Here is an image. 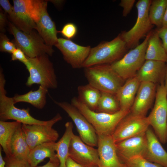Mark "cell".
<instances>
[{
    "label": "cell",
    "mask_w": 167,
    "mask_h": 167,
    "mask_svg": "<svg viewBox=\"0 0 167 167\" xmlns=\"http://www.w3.org/2000/svg\"><path fill=\"white\" fill-rule=\"evenodd\" d=\"M16 48L15 44L12 42L3 33L0 34V50L2 52L12 54Z\"/></svg>",
    "instance_id": "34"
},
{
    "label": "cell",
    "mask_w": 167,
    "mask_h": 167,
    "mask_svg": "<svg viewBox=\"0 0 167 167\" xmlns=\"http://www.w3.org/2000/svg\"><path fill=\"white\" fill-rule=\"evenodd\" d=\"M48 92V89L39 86L36 90H31L23 94H16L13 99L15 104L20 102H26L38 109H41L46 105Z\"/></svg>",
    "instance_id": "25"
},
{
    "label": "cell",
    "mask_w": 167,
    "mask_h": 167,
    "mask_svg": "<svg viewBox=\"0 0 167 167\" xmlns=\"http://www.w3.org/2000/svg\"><path fill=\"white\" fill-rule=\"evenodd\" d=\"M8 24L10 32L14 37L13 42L27 56L33 58L45 54L52 55L54 52L52 47L47 45L35 31L33 30L26 33L18 29L10 22Z\"/></svg>",
    "instance_id": "5"
},
{
    "label": "cell",
    "mask_w": 167,
    "mask_h": 167,
    "mask_svg": "<svg viewBox=\"0 0 167 167\" xmlns=\"http://www.w3.org/2000/svg\"><path fill=\"white\" fill-rule=\"evenodd\" d=\"M49 55L43 54L30 58L25 64L29 73L26 84L31 87L37 84L47 89H54L58 83L53 63L49 58Z\"/></svg>",
    "instance_id": "2"
},
{
    "label": "cell",
    "mask_w": 167,
    "mask_h": 167,
    "mask_svg": "<svg viewBox=\"0 0 167 167\" xmlns=\"http://www.w3.org/2000/svg\"><path fill=\"white\" fill-rule=\"evenodd\" d=\"M54 45L61 51L64 60L75 69L82 68L91 49L90 46H81L62 38H58Z\"/></svg>",
    "instance_id": "14"
},
{
    "label": "cell",
    "mask_w": 167,
    "mask_h": 167,
    "mask_svg": "<svg viewBox=\"0 0 167 167\" xmlns=\"http://www.w3.org/2000/svg\"><path fill=\"white\" fill-rule=\"evenodd\" d=\"M151 32L150 31L142 43L110 65L113 70L124 80L136 75L145 61L148 41Z\"/></svg>",
    "instance_id": "6"
},
{
    "label": "cell",
    "mask_w": 167,
    "mask_h": 167,
    "mask_svg": "<svg viewBox=\"0 0 167 167\" xmlns=\"http://www.w3.org/2000/svg\"><path fill=\"white\" fill-rule=\"evenodd\" d=\"M84 68L88 84L101 92L116 94L125 81L112 68L109 64H101Z\"/></svg>",
    "instance_id": "4"
},
{
    "label": "cell",
    "mask_w": 167,
    "mask_h": 167,
    "mask_svg": "<svg viewBox=\"0 0 167 167\" xmlns=\"http://www.w3.org/2000/svg\"><path fill=\"white\" fill-rule=\"evenodd\" d=\"M5 167H32L28 160L17 158L11 156H5Z\"/></svg>",
    "instance_id": "33"
},
{
    "label": "cell",
    "mask_w": 167,
    "mask_h": 167,
    "mask_svg": "<svg viewBox=\"0 0 167 167\" xmlns=\"http://www.w3.org/2000/svg\"><path fill=\"white\" fill-rule=\"evenodd\" d=\"M145 59L167 62V54L156 30L152 31L148 39Z\"/></svg>",
    "instance_id": "24"
},
{
    "label": "cell",
    "mask_w": 167,
    "mask_h": 167,
    "mask_svg": "<svg viewBox=\"0 0 167 167\" xmlns=\"http://www.w3.org/2000/svg\"><path fill=\"white\" fill-rule=\"evenodd\" d=\"M59 161L57 157L49 159V161L45 164L41 166H37L36 167H59Z\"/></svg>",
    "instance_id": "41"
},
{
    "label": "cell",
    "mask_w": 167,
    "mask_h": 167,
    "mask_svg": "<svg viewBox=\"0 0 167 167\" xmlns=\"http://www.w3.org/2000/svg\"><path fill=\"white\" fill-rule=\"evenodd\" d=\"M56 142H49L36 146L30 150L28 161L32 167H36L46 158L57 157L56 152Z\"/></svg>",
    "instance_id": "23"
},
{
    "label": "cell",
    "mask_w": 167,
    "mask_h": 167,
    "mask_svg": "<svg viewBox=\"0 0 167 167\" xmlns=\"http://www.w3.org/2000/svg\"></svg>",
    "instance_id": "46"
},
{
    "label": "cell",
    "mask_w": 167,
    "mask_h": 167,
    "mask_svg": "<svg viewBox=\"0 0 167 167\" xmlns=\"http://www.w3.org/2000/svg\"><path fill=\"white\" fill-rule=\"evenodd\" d=\"M149 126L148 117L136 116L129 113L118 124L112 136L116 143L145 133Z\"/></svg>",
    "instance_id": "12"
},
{
    "label": "cell",
    "mask_w": 167,
    "mask_h": 167,
    "mask_svg": "<svg viewBox=\"0 0 167 167\" xmlns=\"http://www.w3.org/2000/svg\"><path fill=\"white\" fill-rule=\"evenodd\" d=\"M0 4L4 10V12L8 14L9 16L11 15L13 12L14 8L8 0H0Z\"/></svg>",
    "instance_id": "39"
},
{
    "label": "cell",
    "mask_w": 167,
    "mask_h": 167,
    "mask_svg": "<svg viewBox=\"0 0 167 167\" xmlns=\"http://www.w3.org/2000/svg\"><path fill=\"white\" fill-rule=\"evenodd\" d=\"M62 119L60 114L58 113L52 119L47 121L44 124H22V129L30 150L37 145L44 143L56 142L59 135L53 126Z\"/></svg>",
    "instance_id": "10"
},
{
    "label": "cell",
    "mask_w": 167,
    "mask_h": 167,
    "mask_svg": "<svg viewBox=\"0 0 167 167\" xmlns=\"http://www.w3.org/2000/svg\"><path fill=\"white\" fill-rule=\"evenodd\" d=\"M167 7V0H152L149 10V16L153 25L158 28L162 27L163 17Z\"/></svg>",
    "instance_id": "31"
},
{
    "label": "cell",
    "mask_w": 167,
    "mask_h": 167,
    "mask_svg": "<svg viewBox=\"0 0 167 167\" xmlns=\"http://www.w3.org/2000/svg\"><path fill=\"white\" fill-rule=\"evenodd\" d=\"M22 124L18 121H0V144L6 156H11V144L17 128Z\"/></svg>",
    "instance_id": "28"
},
{
    "label": "cell",
    "mask_w": 167,
    "mask_h": 167,
    "mask_svg": "<svg viewBox=\"0 0 167 167\" xmlns=\"http://www.w3.org/2000/svg\"><path fill=\"white\" fill-rule=\"evenodd\" d=\"M127 49L120 34L111 41L103 42L91 48L82 68L98 65H110L121 59Z\"/></svg>",
    "instance_id": "3"
},
{
    "label": "cell",
    "mask_w": 167,
    "mask_h": 167,
    "mask_svg": "<svg viewBox=\"0 0 167 167\" xmlns=\"http://www.w3.org/2000/svg\"><path fill=\"white\" fill-rule=\"evenodd\" d=\"M162 27H167V7L163 17Z\"/></svg>",
    "instance_id": "44"
},
{
    "label": "cell",
    "mask_w": 167,
    "mask_h": 167,
    "mask_svg": "<svg viewBox=\"0 0 167 167\" xmlns=\"http://www.w3.org/2000/svg\"><path fill=\"white\" fill-rule=\"evenodd\" d=\"M71 103L92 126L97 135H112L120 122L130 112L121 110L113 114L97 112L90 109L76 97L72 98Z\"/></svg>",
    "instance_id": "1"
},
{
    "label": "cell",
    "mask_w": 167,
    "mask_h": 167,
    "mask_svg": "<svg viewBox=\"0 0 167 167\" xmlns=\"http://www.w3.org/2000/svg\"><path fill=\"white\" fill-rule=\"evenodd\" d=\"M47 3L43 7L39 17L35 23L36 30L47 45L52 47L56 43L58 38V31L54 22L52 20L47 10Z\"/></svg>",
    "instance_id": "21"
},
{
    "label": "cell",
    "mask_w": 167,
    "mask_h": 167,
    "mask_svg": "<svg viewBox=\"0 0 167 167\" xmlns=\"http://www.w3.org/2000/svg\"><path fill=\"white\" fill-rule=\"evenodd\" d=\"M22 124L16 129L11 144V156L15 158L27 160L30 150L22 128Z\"/></svg>",
    "instance_id": "27"
},
{
    "label": "cell",
    "mask_w": 167,
    "mask_h": 167,
    "mask_svg": "<svg viewBox=\"0 0 167 167\" xmlns=\"http://www.w3.org/2000/svg\"><path fill=\"white\" fill-rule=\"evenodd\" d=\"M147 144L143 157L148 161L167 167V152L152 129L148 128L146 132Z\"/></svg>",
    "instance_id": "20"
},
{
    "label": "cell",
    "mask_w": 167,
    "mask_h": 167,
    "mask_svg": "<svg viewBox=\"0 0 167 167\" xmlns=\"http://www.w3.org/2000/svg\"><path fill=\"white\" fill-rule=\"evenodd\" d=\"M152 0H139L136 3L137 17L134 26L120 35L128 48L137 46L139 40L148 33L153 26L149 16V10Z\"/></svg>",
    "instance_id": "9"
},
{
    "label": "cell",
    "mask_w": 167,
    "mask_h": 167,
    "mask_svg": "<svg viewBox=\"0 0 167 167\" xmlns=\"http://www.w3.org/2000/svg\"><path fill=\"white\" fill-rule=\"evenodd\" d=\"M2 148L0 147V167H5V161L3 157L2 153Z\"/></svg>",
    "instance_id": "43"
},
{
    "label": "cell",
    "mask_w": 167,
    "mask_h": 167,
    "mask_svg": "<svg viewBox=\"0 0 167 167\" xmlns=\"http://www.w3.org/2000/svg\"><path fill=\"white\" fill-rule=\"evenodd\" d=\"M97 136L99 158L98 167H126L119 158L112 135Z\"/></svg>",
    "instance_id": "15"
},
{
    "label": "cell",
    "mask_w": 167,
    "mask_h": 167,
    "mask_svg": "<svg viewBox=\"0 0 167 167\" xmlns=\"http://www.w3.org/2000/svg\"><path fill=\"white\" fill-rule=\"evenodd\" d=\"M66 167H84L77 163L69 157L66 161Z\"/></svg>",
    "instance_id": "42"
},
{
    "label": "cell",
    "mask_w": 167,
    "mask_h": 167,
    "mask_svg": "<svg viewBox=\"0 0 167 167\" xmlns=\"http://www.w3.org/2000/svg\"><path fill=\"white\" fill-rule=\"evenodd\" d=\"M58 32L61 33L66 39L71 40L76 36L77 32V28L75 24L69 23L66 24L61 30Z\"/></svg>",
    "instance_id": "35"
},
{
    "label": "cell",
    "mask_w": 167,
    "mask_h": 167,
    "mask_svg": "<svg viewBox=\"0 0 167 167\" xmlns=\"http://www.w3.org/2000/svg\"><path fill=\"white\" fill-rule=\"evenodd\" d=\"M77 91L79 99L90 109L96 111L101 92L89 84L79 86Z\"/></svg>",
    "instance_id": "29"
},
{
    "label": "cell",
    "mask_w": 167,
    "mask_h": 167,
    "mask_svg": "<svg viewBox=\"0 0 167 167\" xmlns=\"http://www.w3.org/2000/svg\"><path fill=\"white\" fill-rule=\"evenodd\" d=\"M6 14L0 9V30L1 32L5 31V28L8 22L7 20Z\"/></svg>",
    "instance_id": "40"
},
{
    "label": "cell",
    "mask_w": 167,
    "mask_h": 167,
    "mask_svg": "<svg viewBox=\"0 0 167 167\" xmlns=\"http://www.w3.org/2000/svg\"><path fill=\"white\" fill-rule=\"evenodd\" d=\"M11 60L13 61L18 60L25 65L28 62V59L24 52L20 48L16 47L11 54Z\"/></svg>",
    "instance_id": "36"
},
{
    "label": "cell",
    "mask_w": 167,
    "mask_h": 167,
    "mask_svg": "<svg viewBox=\"0 0 167 167\" xmlns=\"http://www.w3.org/2000/svg\"><path fill=\"white\" fill-rule=\"evenodd\" d=\"M69 157L84 167H97L99 162L97 149L86 144L75 134L71 141Z\"/></svg>",
    "instance_id": "13"
},
{
    "label": "cell",
    "mask_w": 167,
    "mask_h": 167,
    "mask_svg": "<svg viewBox=\"0 0 167 167\" xmlns=\"http://www.w3.org/2000/svg\"><path fill=\"white\" fill-rule=\"evenodd\" d=\"M13 12L9 16L13 24L19 30L29 33L36 29V25L30 17L28 9V0H14Z\"/></svg>",
    "instance_id": "19"
},
{
    "label": "cell",
    "mask_w": 167,
    "mask_h": 167,
    "mask_svg": "<svg viewBox=\"0 0 167 167\" xmlns=\"http://www.w3.org/2000/svg\"><path fill=\"white\" fill-rule=\"evenodd\" d=\"M158 35L161 39L167 54V27H162L156 29Z\"/></svg>",
    "instance_id": "38"
},
{
    "label": "cell",
    "mask_w": 167,
    "mask_h": 167,
    "mask_svg": "<svg viewBox=\"0 0 167 167\" xmlns=\"http://www.w3.org/2000/svg\"><path fill=\"white\" fill-rule=\"evenodd\" d=\"M6 80L1 68L0 71V121L12 120L22 124L33 125L45 124L47 121H42L32 117L30 109H20L15 106L13 97H8L5 88Z\"/></svg>",
    "instance_id": "7"
},
{
    "label": "cell",
    "mask_w": 167,
    "mask_h": 167,
    "mask_svg": "<svg viewBox=\"0 0 167 167\" xmlns=\"http://www.w3.org/2000/svg\"><path fill=\"white\" fill-rule=\"evenodd\" d=\"M157 84L148 82L140 83L130 113L145 117L155 98Z\"/></svg>",
    "instance_id": "16"
},
{
    "label": "cell",
    "mask_w": 167,
    "mask_h": 167,
    "mask_svg": "<svg viewBox=\"0 0 167 167\" xmlns=\"http://www.w3.org/2000/svg\"><path fill=\"white\" fill-rule=\"evenodd\" d=\"M135 2V0H122L119 5L122 7L123 16H126L131 11Z\"/></svg>",
    "instance_id": "37"
},
{
    "label": "cell",
    "mask_w": 167,
    "mask_h": 167,
    "mask_svg": "<svg viewBox=\"0 0 167 167\" xmlns=\"http://www.w3.org/2000/svg\"><path fill=\"white\" fill-rule=\"evenodd\" d=\"M120 110L116 94L101 92V95L95 111L109 114L115 113Z\"/></svg>",
    "instance_id": "30"
},
{
    "label": "cell",
    "mask_w": 167,
    "mask_h": 167,
    "mask_svg": "<svg viewBox=\"0 0 167 167\" xmlns=\"http://www.w3.org/2000/svg\"><path fill=\"white\" fill-rule=\"evenodd\" d=\"M150 126L161 143L167 142V92L164 83L157 85L154 104L148 116Z\"/></svg>",
    "instance_id": "8"
},
{
    "label": "cell",
    "mask_w": 167,
    "mask_h": 167,
    "mask_svg": "<svg viewBox=\"0 0 167 167\" xmlns=\"http://www.w3.org/2000/svg\"><path fill=\"white\" fill-rule=\"evenodd\" d=\"M166 67V62L145 60L136 76L140 82L161 84L164 83Z\"/></svg>",
    "instance_id": "18"
},
{
    "label": "cell",
    "mask_w": 167,
    "mask_h": 167,
    "mask_svg": "<svg viewBox=\"0 0 167 167\" xmlns=\"http://www.w3.org/2000/svg\"><path fill=\"white\" fill-rule=\"evenodd\" d=\"M140 82L136 75L126 80L116 94L120 110H130L134 102Z\"/></svg>",
    "instance_id": "22"
},
{
    "label": "cell",
    "mask_w": 167,
    "mask_h": 167,
    "mask_svg": "<svg viewBox=\"0 0 167 167\" xmlns=\"http://www.w3.org/2000/svg\"><path fill=\"white\" fill-rule=\"evenodd\" d=\"M164 84L167 92V62H166V67L164 79Z\"/></svg>",
    "instance_id": "45"
},
{
    "label": "cell",
    "mask_w": 167,
    "mask_h": 167,
    "mask_svg": "<svg viewBox=\"0 0 167 167\" xmlns=\"http://www.w3.org/2000/svg\"><path fill=\"white\" fill-rule=\"evenodd\" d=\"M54 101L71 119L82 141L91 146L97 147V136L95 130L80 112L71 103L66 101Z\"/></svg>",
    "instance_id": "11"
},
{
    "label": "cell",
    "mask_w": 167,
    "mask_h": 167,
    "mask_svg": "<svg viewBox=\"0 0 167 167\" xmlns=\"http://www.w3.org/2000/svg\"><path fill=\"white\" fill-rule=\"evenodd\" d=\"M146 133L115 143L118 155L122 161L136 156H143L147 147Z\"/></svg>",
    "instance_id": "17"
},
{
    "label": "cell",
    "mask_w": 167,
    "mask_h": 167,
    "mask_svg": "<svg viewBox=\"0 0 167 167\" xmlns=\"http://www.w3.org/2000/svg\"><path fill=\"white\" fill-rule=\"evenodd\" d=\"M126 167H163L150 162L142 156L139 155L123 161Z\"/></svg>",
    "instance_id": "32"
},
{
    "label": "cell",
    "mask_w": 167,
    "mask_h": 167,
    "mask_svg": "<svg viewBox=\"0 0 167 167\" xmlns=\"http://www.w3.org/2000/svg\"><path fill=\"white\" fill-rule=\"evenodd\" d=\"M65 132L59 140L56 142V152L60 162L59 167H66V162L69 157L70 143L74 134L72 122H68L65 125Z\"/></svg>",
    "instance_id": "26"
}]
</instances>
